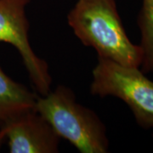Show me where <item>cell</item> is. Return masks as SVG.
<instances>
[{
	"instance_id": "6da1fadb",
	"label": "cell",
	"mask_w": 153,
	"mask_h": 153,
	"mask_svg": "<svg viewBox=\"0 0 153 153\" xmlns=\"http://www.w3.org/2000/svg\"><path fill=\"white\" fill-rule=\"evenodd\" d=\"M67 21L77 38L95 49L98 57L123 66H141L142 49L128 37L115 0H77Z\"/></svg>"
},
{
	"instance_id": "7a4b0ae2",
	"label": "cell",
	"mask_w": 153,
	"mask_h": 153,
	"mask_svg": "<svg viewBox=\"0 0 153 153\" xmlns=\"http://www.w3.org/2000/svg\"><path fill=\"white\" fill-rule=\"evenodd\" d=\"M35 110L82 153H105L109 141L102 121L94 111L79 104L69 88L59 85L38 96Z\"/></svg>"
},
{
	"instance_id": "3957f363",
	"label": "cell",
	"mask_w": 153,
	"mask_h": 153,
	"mask_svg": "<svg viewBox=\"0 0 153 153\" xmlns=\"http://www.w3.org/2000/svg\"><path fill=\"white\" fill-rule=\"evenodd\" d=\"M90 91L100 97L121 99L129 106L140 125L153 128V82L140 67L123 66L98 57Z\"/></svg>"
},
{
	"instance_id": "277c9868",
	"label": "cell",
	"mask_w": 153,
	"mask_h": 153,
	"mask_svg": "<svg viewBox=\"0 0 153 153\" xmlns=\"http://www.w3.org/2000/svg\"><path fill=\"white\" fill-rule=\"evenodd\" d=\"M30 0H0V43L18 50L29 77L41 95L51 90L52 78L46 61L36 55L30 44L26 7Z\"/></svg>"
},
{
	"instance_id": "5b68a950",
	"label": "cell",
	"mask_w": 153,
	"mask_h": 153,
	"mask_svg": "<svg viewBox=\"0 0 153 153\" xmlns=\"http://www.w3.org/2000/svg\"><path fill=\"white\" fill-rule=\"evenodd\" d=\"M11 153H55L60 137L35 109L0 124Z\"/></svg>"
},
{
	"instance_id": "8992f818",
	"label": "cell",
	"mask_w": 153,
	"mask_h": 153,
	"mask_svg": "<svg viewBox=\"0 0 153 153\" xmlns=\"http://www.w3.org/2000/svg\"><path fill=\"white\" fill-rule=\"evenodd\" d=\"M38 97L23 84L12 80L0 67V124L35 109Z\"/></svg>"
},
{
	"instance_id": "52a82bcc",
	"label": "cell",
	"mask_w": 153,
	"mask_h": 153,
	"mask_svg": "<svg viewBox=\"0 0 153 153\" xmlns=\"http://www.w3.org/2000/svg\"><path fill=\"white\" fill-rule=\"evenodd\" d=\"M137 22L141 33V71H153V0H143Z\"/></svg>"
},
{
	"instance_id": "ba28073f",
	"label": "cell",
	"mask_w": 153,
	"mask_h": 153,
	"mask_svg": "<svg viewBox=\"0 0 153 153\" xmlns=\"http://www.w3.org/2000/svg\"><path fill=\"white\" fill-rule=\"evenodd\" d=\"M4 140H5V138H4V133L0 128V150H1V146H2L3 143L4 141Z\"/></svg>"
}]
</instances>
